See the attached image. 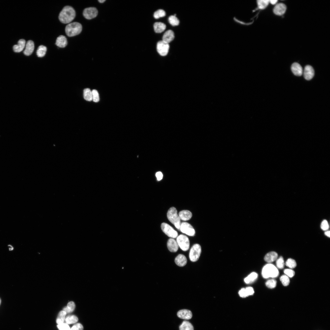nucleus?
<instances>
[{
  "instance_id": "obj_1",
  "label": "nucleus",
  "mask_w": 330,
  "mask_h": 330,
  "mask_svg": "<svg viewBox=\"0 0 330 330\" xmlns=\"http://www.w3.org/2000/svg\"><path fill=\"white\" fill-rule=\"evenodd\" d=\"M75 16L76 12L74 9L71 6H66L60 12L59 19L62 23L68 24L71 22Z\"/></svg>"
},
{
  "instance_id": "obj_2",
  "label": "nucleus",
  "mask_w": 330,
  "mask_h": 330,
  "mask_svg": "<svg viewBox=\"0 0 330 330\" xmlns=\"http://www.w3.org/2000/svg\"><path fill=\"white\" fill-rule=\"evenodd\" d=\"M262 274L263 277L265 278H275L279 275V271L274 265L269 264L265 265L263 268Z\"/></svg>"
},
{
  "instance_id": "obj_3",
  "label": "nucleus",
  "mask_w": 330,
  "mask_h": 330,
  "mask_svg": "<svg viewBox=\"0 0 330 330\" xmlns=\"http://www.w3.org/2000/svg\"><path fill=\"white\" fill-rule=\"evenodd\" d=\"M82 29V26L80 23L74 22L67 25L65 28V31L68 37H72L80 34Z\"/></svg>"
},
{
  "instance_id": "obj_4",
  "label": "nucleus",
  "mask_w": 330,
  "mask_h": 330,
  "mask_svg": "<svg viewBox=\"0 0 330 330\" xmlns=\"http://www.w3.org/2000/svg\"><path fill=\"white\" fill-rule=\"evenodd\" d=\"M167 218L169 221L178 230H180L181 221V219L178 215V211L174 207L171 208L167 213Z\"/></svg>"
},
{
  "instance_id": "obj_5",
  "label": "nucleus",
  "mask_w": 330,
  "mask_h": 330,
  "mask_svg": "<svg viewBox=\"0 0 330 330\" xmlns=\"http://www.w3.org/2000/svg\"><path fill=\"white\" fill-rule=\"evenodd\" d=\"M202 252L201 246L199 244L194 245L190 249L189 253V258L191 261L195 262L199 259Z\"/></svg>"
},
{
  "instance_id": "obj_6",
  "label": "nucleus",
  "mask_w": 330,
  "mask_h": 330,
  "mask_svg": "<svg viewBox=\"0 0 330 330\" xmlns=\"http://www.w3.org/2000/svg\"><path fill=\"white\" fill-rule=\"evenodd\" d=\"M177 242L179 247L183 251H186L189 249L190 241L187 236L183 235H180L177 238Z\"/></svg>"
},
{
  "instance_id": "obj_7",
  "label": "nucleus",
  "mask_w": 330,
  "mask_h": 330,
  "mask_svg": "<svg viewBox=\"0 0 330 330\" xmlns=\"http://www.w3.org/2000/svg\"><path fill=\"white\" fill-rule=\"evenodd\" d=\"M162 231L168 237L173 239L177 237L178 234L170 225L166 223H162L161 226Z\"/></svg>"
},
{
  "instance_id": "obj_8",
  "label": "nucleus",
  "mask_w": 330,
  "mask_h": 330,
  "mask_svg": "<svg viewBox=\"0 0 330 330\" xmlns=\"http://www.w3.org/2000/svg\"><path fill=\"white\" fill-rule=\"evenodd\" d=\"M169 48V44L163 41H159L157 43V51L162 56H166L168 54Z\"/></svg>"
},
{
  "instance_id": "obj_9",
  "label": "nucleus",
  "mask_w": 330,
  "mask_h": 330,
  "mask_svg": "<svg viewBox=\"0 0 330 330\" xmlns=\"http://www.w3.org/2000/svg\"><path fill=\"white\" fill-rule=\"evenodd\" d=\"M180 230L183 233L189 236H194L195 232L193 227L187 222H183L181 224Z\"/></svg>"
},
{
  "instance_id": "obj_10",
  "label": "nucleus",
  "mask_w": 330,
  "mask_h": 330,
  "mask_svg": "<svg viewBox=\"0 0 330 330\" xmlns=\"http://www.w3.org/2000/svg\"><path fill=\"white\" fill-rule=\"evenodd\" d=\"M98 14L97 10L95 8L91 7L85 9L83 12V16L87 19L91 20L96 17Z\"/></svg>"
},
{
  "instance_id": "obj_11",
  "label": "nucleus",
  "mask_w": 330,
  "mask_h": 330,
  "mask_svg": "<svg viewBox=\"0 0 330 330\" xmlns=\"http://www.w3.org/2000/svg\"><path fill=\"white\" fill-rule=\"evenodd\" d=\"M303 73L305 79L309 81L313 77L314 75V71L311 66L307 65L305 67Z\"/></svg>"
},
{
  "instance_id": "obj_12",
  "label": "nucleus",
  "mask_w": 330,
  "mask_h": 330,
  "mask_svg": "<svg viewBox=\"0 0 330 330\" xmlns=\"http://www.w3.org/2000/svg\"><path fill=\"white\" fill-rule=\"evenodd\" d=\"M286 10V7L285 4L279 3L276 5L273 9V12L275 15L281 16L285 14Z\"/></svg>"
},
{
  "instance_id": "obj_13",
  "label": "nucleus",
  "mask_w": 330,
  "mask_h": 330,
  "mask_svg": "<svg viewBox=\"0 0 330 330\" xmlns=\"http://www.w3.org/2000/svg\"><path fill=\"white\" fill-rule=\"evenodd\" d=\"M167 246L169 251L173 253L177 252L179 247L177 241L173 238L169 239L167 242Z\"/></svg>"
},
{
  "instance_id": "obj_14",
  "label": "nucleus",
  "mask_w": 330,
  "mask_h": 330,
  "mask_svg": "<svg viewBox=\"0 0 330 330\" xmlns=\"http://www.w3.org/2000/svg\"><path fill=\"white\" fill-rule=\"evenodd\" d=\"M177 315L179 318L185 320L190 319L192 317V312L190 310L187 309L179 310L178 312Z\"/></svg>"
},
{
  "instance_id": "obj_15",
  "label": "nucleus",
  "mask_w": 330,
  "mask_h": 330,
  "mask_svg": "<svg viewBox=\"0 0 330 330\" xmlns=\"http://www.w3.org/2000/svg\"><path fill=\"white\" fill-rule=\"evenodd\" d=\"M254 293L253 288L251 287L246 288L242 289L239 292L240 296L242 298H245L249 296L253 295Z\"/></svg>"
},
{
  "instance_id": "obj_16",
  "label": "nucleus",
  "mask_w": 330,
  "mask_h": 330,
  "mask_svg": "<svg viewBox=\"0 0 330 330\" xmlns=\"http://www.w3.org/2000/svg\"><path fill=\"white\" fill-rule=\"evenodd\" d=\"M291 69L293 73L296 76H300L303 74V68L301 66L297 63H293L291 66Z\"/></svg>"
},
{
  "instance_id": "obj_17",
  "label": "nucleus",
  "mask_w": 330,
  "mask_h": 330,
  "mask_svg": "<svg viewBox=\"0 0 330 330\" xmlns=\"http://www.w3.org/2000/svg\"><path fill=\"white\" fill-rule=\"evenodd\" d=\"M175 38L174 32L172 30H168L164 34L162 41L169 44Z\"/></svg>"
},
{
  "instance_id": "obj_18",
  "label": "nucleus",
  "mask_w": 330,
  "mask_h": 330,
  "mask_svg": "<svg viewBox=\"0 0 330 330\" xmlns=\"http://www.w3.org/2000/svg\"><path fill=\"white\" fill-rule=\"evenodd\" d=\"M34 44L32 41H28L26 45V48L24 52V53L26 56L31 55L34 51Z\"/></svg>"
},
{
  "instance_id": "obj_19",
  "label": "nucleus",
  "mask_w": 330,
  "mask_h": 330,
  "mask_svg": "<svg viewBox=\"0 0 330 330\" xmlns=\"http://www.w3.org/2000/svg\"><path fill=\"white\" fill-rule=\"evenodd\" d=\"M175 261L177 265L179 267H183L187 264V259L184 255L180 254L176 257Z\"/></svg>"
},
{
  "instance_id": "obj_20",
  "label": "nucleus",
  "mask_w": 330,
  "mask_h": 330,
  "mask_svg": "<svg viewBox=\"0 0 330 330\" xmlns=\"http://www.w3.org/2000/svg\"><path fill=\"white\" fill-rule=\"evenodd\" d=\"M26 41L24 39H21L18 42L17 45H15L13 47L14 52L16 53H19L22 51L26 47Z\"/></svg>"
},
{
  "instance_id": "obj_21",
  "label": "nucleus",
  "mask_w": 330,
  "mask_h": 330,
  "mask_svg": "<svg viewBox=\"0 0 330 330\" xmlns=\"http://www.w3.org/2000/svg\"><path fill=\"white\" fill-rule=\"evenodd\" d=\"M179 216L181 219L184 221H187L190 220L192 217V213L189 210H184L181 211L179 214Z\"/></svg>"
},
{
  "instance_id": "obj_22",
  "label": "nucleus",
  "mask_w": 330,
  "mask_h": 330,
  "mask_svg": "<svg viewBox=\"0 0 330 330\" xmlns=\"http://www.w3.org/2000/svg\"><path fill=\"white\" fill-rule=\"evenodd\" d=\"M278 257V254L275 252H271L267 253L265 256L264 259L268 263H272L276 260Z\"/></svg>"
},
{
  "instance_id": "obj_23",
  "label": "nucleus",
  "mask_w": 330,
  "mask_h": 330,
  "mask_svg": "<svg viewBox=\"0 0 330 330\" xmlns=\"http://www.w3.org/2000/svg\"><path fill=\"white\" fill-rule=\"evenodd\" d=\"M56 45L61 48L65 47L67 45V41L66 37L63 35L59 37L56 40Z\"/></svg>"
},
{
  "instance_id": "obj_24",
  "label": "nucleus",
  "mask_w": 330,
  "mask_h": 330,
  "mask_svg": "<svg viewBox=\"0 0 330 330\" xmlns=\"http://www.w3.org/2000/svg\"><path fill=\"white\" fill-rule=\"evenodd\" d=\"M155 32L157 33H160L163 32L166 28V26L161 22H156L153 25Z\"/></svg>"
},
{
  "instance_id": "obj_25",
  "label": "nucleus",
  "mask_w": 330,
  "mask_h": 330,
  "mask_svg": "<svg viewBox=\"0 0 330 330\" xmlns=\"http://www.w3.org/2000/svg\"><path fill=\"white\" fill-rule=\"evenodd\" d=\"M180 330H194V327L189 322L185 321L179 327Z\"/></svg>"
},
{
  "instance_id": "obj_26",
  "label": "nucleus",
  "mask_w": 330,
  "mask_h": 330,
  "mask_svg": "<svg viewBox=\"0 0 330 330\" xmlns=\"http://www.w3.org/2000/svg\"><path fill=\"white\" fill-rule=\"evenodd\" d=\"M75 307L74 303L73 301H71L68 303L67 306L63 308V310L66 312V314H70L74 311Z\"/></svg>"
},
{
  "instance_id": "obj_27",
  "label": "nucleus",
  "mask_w": 330,
  "mask_h": 330,
  "mask_svg": "<svg viewBox=\"0 0 330 330\" xmlns=\"http://www.w3.org/2000/svg\"><path fill=\"white\" fill-rule=\"evenodd\" d=\"M257 277L258 274L255 272H253L244 279V281L247 284L251 283L254 282Z\"/></svg>"
},
{
  "instance_id": "obj_28",
  "label": "nucleus",
  "mask_w": 330,
  "mask_h": 330,
  "mask_svg": "<svg viewBox=\"0 0 330 330\" xmlns=\"http://www.w3.org/2000/svg\"><path fill=\"white\" fill-rule=\"evenodd\" d=\"M66 314V312L63 310L59 312L56 321L57 324L59 325L64 323Z\"/></svg>"
},
{
  "instance_id": "obj_29",
  "label": "nucleus",
  "mask_w": 330,
  "mask_h": 330,
  "mask_svg": "<svg viewBox=\"0 0 330 330\" xmlns=\"http://www.w3.org/2000/svg\"><path fill=\"white\" fill-rule=\"evenodd\" d=\"M84 99L88 101H91L92 99V92L88 88L85 89L84 91Z\"/></svg>"
},
{
  "instance_id": "obj_30",
  "label": "nucleus",
  "mask_w": 330,
  "mask_h": 330,
  "mask_svg": "<svg viewBox=\"0 0 330 330\" xmlns=\"http://www.w3.org/2000/svg\"><path fill=\"white\" fill-rule=\"evenodd\" d=\"M47 51V48L46 47L43 45L40 46L37 52L38 56L40 58L44 57L46 55Z\"/></svg>"
},
{
  "instance_id": "obj_31",
  "label": "nucleus",
  "mask_w": 330,
  "mask_h": 330,
  "mask_svg": "<svg viewBox=\"0 0 330 330\" xmlns=\"http://www.w3.org/2000/svg\"><path fill=\"white\" fill-rule=\"evenodd\" d=\"M66 323L69 324H73L77 322L78 321V318L75 315H69L65 318Z\"/></svg>"
},
{
  "instance_id": "obj_32",
  "label": "nucleus",
  "mask_w": 330,
  "mask_h": 330,
  "mask_svg": "<svg viewBox=\"0 0 330 330\" xmlns=\"http://www.w3.org/2000/svg\"><path fill=\"white\" fill-rule=\"evenodd\" d=\"M269 3V1L268 0H259L257 1L258 7L260 9H264L266 8Z\"/></svg>"
},
{
  "instance_id": "obj_33",
  "label": "nucleus",
  "mask_w": 330,
  "mask_h": 330,
  "mask_svg": "<svg viewBox=\"0 0 330 330\" xmlns=\"http://www.w3.org/2000/svg\"><path fill=\"white\" fill-rule=\"evenodd\" d=\"M169 21L170 24L174 27L178 26L180 23L179 20L174 16H170L169 18Z\"/></svg>"
},
{
  "instance_id": "obj_34",
  "label": "nucleus",
  "mask_w": 330,
  "mask_h": 330,
  "mask_svg": "<svg viewBox=\"0 0 330 330\" xmlns=\"http://www.w3.org/2000/svg\"><path fill=\"white\" fill-rule=\"evenodd\" d=\"M166 16L165 12L161 9H159L155 12L153 16L155 19H158L160 18Z\"/></svg>"
},
{
  "instance_id": "obj_35",
  "label": "nucleus",
  "mask_w": 330,
  "mask_h": 330,
  "mask_svg": "<svg viewBox=\"0 0 330 330\" xmlns=\"http://www.w3.org/2000/svg\"><path fill=\"white\" fill-rule=\"evenodd\" d=\"M286 265L290 268H295L296 266V263L293 259L289 258L287 260L285 263Z\"/></svg>"
},
{
  "instance_id": "obj_36",
  "label": "nucleus",
  "mask_w": 330,
  "mask_h": 330,
  "mask_svg": "<svg viewBox=\"0 0 330 330\" xmlns=\"http://www.w3.org/2000/svg\"><path fill=\"white\" fill-rule=\"evenodd\" d=\"M277 285V281L274 279H270L268 280L266 283V286L270 289H273L275 288Z\"/></svg>"
},
{
  "instance_id": "obj_37",
  "label": "nucleus",
  "mask_w": 330,
  "mask_h": 330,
  "mask_svg": "<svg viewBox=\"0 0 330 330\" xmlns=\"http://www.w3.org/2000/svg\"><path fill=\"white\" fill-rule=\"evenodd\" d=\"M280 280L284 286L288 285L290 283L289 277L286 275H283L280 278Z\"/></svg>"
},
{
  "instance_id": "obj_38",
  "label": "nucleus",
  "mask_w": 330,
  "mask_h": 330,
  "mask_svg": "<svg viewBox=\"0 0 330 330\" xmlns=\"http://www.w3.org/2000/svg\"><path fill=\"white\" fill-rule=\"evenodd\" d=\"M276 264L277 266L279 269H282L284 267L285 263L282 257L280 256L277 260Z\"/></svg>"
},
{
  "instance_id": "obj_39",
  "label": "nucleus",
  "mask_w": 330,
  "mask_h": 330,
  "mask_svg": "<svg viewBox=\"0 0 330 330\" xmlns=\"http://www.w3.org/2000/svg\"><path fill=\"white\" fill-rule=\"evenodd\" d=\"M92 100L95 102H98L99 100V95L98 91L95 90H93L92 91Z\"/></svg>"
},
{
  "instance_id": "obj_40",
  "label": "nucleus",
  "mask_w": 330,
  "mask_h": 330,
  "mask_svg": "<svg viewBox=\"0 0 330 330\" xmlns=\"http://www.w3.org/2000/svg\"><path fill=\"white\" fill-rule=\"evenodd\" d=\"M57 327L59 330H71L69 325L66 323H63L58 325Z\"/></svg>"
},
{
  "instance_id": "obj_41",
  "label": "nucleus",
  "mask_w": 330,
  "mask_h": 330,
  "mask_svg": "<svg viewBox=\"0 0 330 330\" xmlns=\"http://www.w3.org/2000/svg\"><path fill=\"white\" fill-rule=\"evenodd\" d=\"M284 272L286 276L290 278L293 277L295 274L294 271L291 269H286Z\"/></svg>"
},
{
  "instance_id": "obj_42",
  "label": "nucleus",
  "mask_w": 330,
  "mask_h": 330,
  "mask_svg": "<svg viewBox=\"0 0 330 330\" xmlns=\"http://www.w3.org/2000/svg\"><path fill=\"white\" fill-rule=\"evenodd\" d=\"M321 229L323 231H326L328 229L329 226L326 220H324L322 221L321 224Z\"/></svg>"
},
{
  "instance_id": "obj_43",
  "label": "nucleus",
  "mask_w": 330,
  "mask_h": 330,
  "mask_svg": "<svg viewBox=\"0 0 330 330\" xmlns=\"http://www.w3.org/2000/svg\"><path fill=\"white\" fill-rule=\"evenodd\" d=\"M84 327L80 323H77L74 325L71 329V330H83Z\"/></svg>"
},
{
  "instance_id": "obj_44",
  "label": "nucleus",
  "mask_w": 330,
  "mask_h": 330,
  "mask_svg": "<svg viewBox=\"0 0 330 330\" xmlns=\"http://www.w3.org/2000/svg\"><path fill=\"white\" fill-rule=\"evenodd\" d=\"M156 177L157 178V180L158 181H160L161 180L163 177V175L162 173L161 172H158L157 173L156 175Z\"/></svg>"
},
{
  "instance_id": "obj_45",
  "label": "nucleus",
  "mask_w": 330,
  "mask_h": 330,
  "mask_svg": "<svg viewBox=\"0 0 330 330\" xmlns=\"http://www.w3.org/2000/svg\"><path fill=\"white\" fill-rule=\"evenodd\" d=\"M278 2L277 0H275V1H269V3L273 5H275Z\"/></svg>"
},
{
  "instance_id": "obj_46",
  "label": "nucleus",
  "mask_w": 330,
  "mask_h": 330,
  "mask_svg": "<svg viewBox=\"0 0 330 330\" xmlns=\"http://www.w3.org/2000/svg\"><path fill=\"white\" fill-rule=\"evenodd\" d=\"M330 232L329 231H327L325 232V234L326 236L329 238L330 237Z\"/></svg>"
},
{
  "instance_id": "obj_47",
  "label": "nucleus",
  "mask_w": 330,
  "mask_h": 330,
  "mask_svg": "<svg viewBox=\"0 0 330 330\" xmlns=\"http://www.w3.org/2000/svg\"><path fill=\"white\" fill-rule=\"evenodd\" d=\"M98 1L100 3H103L105 2L106 1H105V0H99Z\"/></svg>"
},
{
  "instance_id": "obj_48",
  "label": "nucleus",
  "mask_w": 330,
  "mask_h": 330,
  "mask_svg": "<svg viewBox=\"0 0 330 330\" xmlns=\"http://www.w3.org/2000/svg\"><path fill=\"white\" fill-rule=\"evenodd\" d=\"M1 302H2V300H1V299L0 298V305H1Z\"/></svg>"
}]
</instances>
